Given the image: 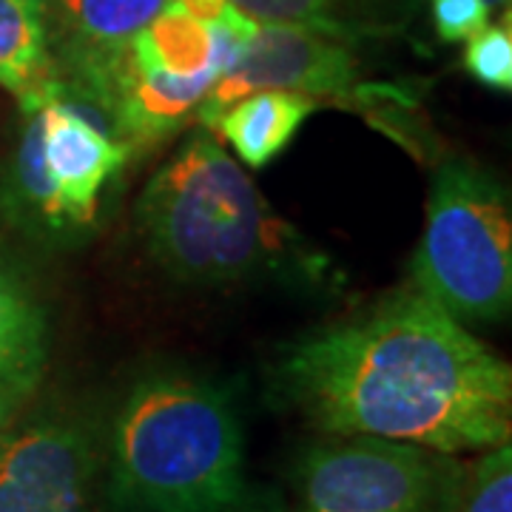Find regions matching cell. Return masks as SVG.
I'll return each mask as SVG.
<instances>
[{
  "instance_id": "11",
  "label": "cell",
  "mask_w": 512,
  "mask_h": 512,
  "mask_svg": "<svg viewBox=\"0 0 512 512\" xmlns=\"http://www.w3.org/2000/svg\"><path fill=\"white\" fill-rule=\"evenodd\" d=\"M0 205L12 225H18L26 237H32L46 248H72L83 242L72 228V222L60 211L52 180L43 168L40 123L35 111H23V128L3 177Z\"/></svg>"
},
{
  "instance_id": "18",
  "label": "cell",
  "mask_w": 512,
  "mask_h": 512,
  "mask_svg": "<svg viewBox=\"0 0 512 512\" xmlns=\"http://www.w3.org/2000/svg\"><path fill=\"white\" fill-rule=\"evenodd\" d=\"M433 23L444 43H461L481 32L490 23L487 0H430Z\"/></svg>"
},
{
  "instance_id": "9",
  "label": "cell",
  "mask_w": 512,
  "mask_h": 512,
  "mask_svg": "<svg viewBox=\"0 0 512 512\" xmlns=\"http://www.w3.org/2000/svg\"><path fill=\"white\" fill-rule=\"evenodd\" d=\"M163 6L165 0H49L57 77L114 120V72L131 37Z\"/></svg>"
},
{
  "instance_id": "8",
  "label": "cell",
  "mask_w": 512,
  "mask_h": 512,
  "mask_svg": "<svg viewBox=\"0 0 512 512\" xmlns=\"http://www.w3.org/2000/svg\"><path fill=\"white\" fill-rule=\"evenodd\" d=\"M40 123V157L52 180L60 211L80 239L100 217V200L131 160L128 148L89 109L52 92L35 109Z\"/></svg>"
},
{
  "instance_id": "20",
  "label": "cell",
  "mask_w": 512,
  "mask_h": 512,
  "mask_svg": "<svg viewBox=\"0 0 512 512\" xmlns=\"http://www.w3.org/2000/svg\"><path fill=\"white\" fill-rule=\"evenodd\" d=\"M18 402L0 399V447L12 436V430L18 427Z\"/></svg>"
},
{
  "instance_id": "6",
  "label": "cell",
  "mask_w": 512,
  "mask_h": 512,
  "mask_svg": "<svg viewBox=\"0 0 512 512\" xmlns=\"http://www.w3.org/2000/svg\"><path fill=\"white\" fill-rule=\"evenodd\" d=\"M456 464L419 444L330 436L293 467L296 512H441Z\"/></svg>"
},
{
  "instance_id": "16",
  "label": "cell",
  "mask_w": 512,
  "mask_h": 512,
  "mask_svg": "<svg viewBox=\"0 0 512 512\" xmlns=\"http://www.w3.org/2000/svg\"><path fill=\"white\" fill-rule=\"evenodd\" d=\"M441 512H512V447L484 450L470 464H456Z\"/></svg>"
},
{
  "instance_id": "17",
  "label": "cell",
  "mask_w": 512,
  "mask_h": 512,
  "mask_svg": "<svg viewBox=\"0 0 512 512\" xmlns=\"http://www.w3.org/2000/svg\"><path fill=\"white\" fill-rule=\"evenodd\" d=\"M464 69L476 83L493 89V92H512L510 12H504V23H495V26L487 23L481 32L467 40Z\"/></svg>"
},
{
  "instance_id": "5",
  "label": "cell",
  "mask_w": 512,
  "mask_h": 512,
  "mask_svg": "<svg viewBox=\"0 0 512 512\" xmlns=\"http://www.w3.org/2000/svg\"><path fill=\"white\" fill-rule=\"evenodd\" d=\"M254 92H296L313 97L319 106L322 100H333L359 109L370 123L384 128L399 123L396 111L410 106L407 94L362 80L350 43L279 23H259L234 69L211 86L194 117L200 126L211 128L234 100Z\"/></svg>"
},
{
  "instance_id": "7",
  "label": "cell",
  "mask_w": 512,
  "mask_h": 512,
  "mask_svg": "<svg viewBox=\"0 0 512 512\" xmlns=\"http://www.w3.org/2000/svg\"><path fill=\"white\" fill-rule=\"evenodd\" d=\"M103 441L92 421L49 410L0 447V512H97Z\"/></svg>"
},
{
  "instance_id": "2",
  "label": "cell",
  "mask_w": 512,
  "mask_h": 512,
  "mask_svg": "<svg viewBox=\"0 0 512 512\" xmlns=\"http://www.w3.org/2000/svg\"><path fill=\"white\" fill-rule=\"evenodd\" d=\"M148 256L174 282L225 288L256 279L319 285L328 259L279 217L220 143L197 131L148 180L134 208Z\"/></svg>"
},
{
  "instance_id": "14",
  "label": "cell",
  "mask_w": 512,
  "mask_h": 512,
  "mask_svg": "<svg viewBox=\"0 0 512 512\" xmlns=\"http://www.w3.org/2000/svg\"><path fill=\"white\" fill-rule=\"evenodd\" d=\"M128 55L140 72H165L174 77H197L214 72L211 63V32L208 23L194 18L185 6L165 0L160 15L148 23L143 32L131 37Z\"/></svg>"
},
{
  "instance_id": "3",
  "label": "cell",
  "mask_w": 512,
  "mask_h": 512,
  "mask_svg": "<svg viewBox=\"0 0 512 512\" xmlns=\"http://www.w3.org/2000/svg\"><path fill=\"white\" fill-rule=\"evenodd\" d=\"M109 512H237L245 433L225 384L157 370L131 384L103 447Z\"/></svg>"
},
{
  "instance_id": "13",
  "label": "cell",
  "mask_w": 512,
  "mask_h": 512,
  "mask_svg": "<svg viewBox=\"0 0 512 512\" xmlns=\"http://www.w3.org/2000/svg\"><path fill=\"white\" fill-rule=\"evenodd\" d=\"M319 103L296 92H254L234 100L211 131L237 151L248 168L262 171L291 146Z\"/></svg>"
},
{
  "instance_id": "15",
  "label": "cell",
  "mask_w": 512,
  "mask_h": 512,
  "mask_svg": "<svg viewBox=\"0 0 512 512\" xmlns=\"http://www.w3.org/2000/svg\"><path fill=\"white\" fill-rule=\"evenodd\" d=\"M242 15L256 23H279L299 26L319 35L336 37L342 43H353L362 35H370L367 0H228Z\"/></svg>"
},
{
  "instance_id": "1",
  "label": "cell",
  "mask_w": 512,
  "mask_h": 512,
  "mask_svg": "<svg viewBox=\"0 0 512 512\" xmlns=\"http://www.w3.org/2000/svg\"><path fill=\"white\" fill-rule=\"evenodd\" d=\"M276 382L328 436L484 453L510 444L512 367L416 288L296 339Z\"/></svg>"
},
{
  "instance_id": "19",
  "label": "cell",
  "mask_w": 512,
  "mask_h": 512,
  "mask_svg": "<svg viewBox=\"0 0 512 512\" xmlns=\"http://www.w3.org/2000/svg\"><path fill=\"white\" fill-rule=\"evenodd\" d=\"M174 3H180L185 6L194 18H200L202 23H217L222 20L234 6L228 3V0H174Z\"/></svg>"
},
{
  "instance_id": "10",
  "label": "cell",
  "mask_w": 512,
  "mask_h": 512,
  "mask_svg": "<svg viewBox=\"0 0 512 512\" xmlns=\"http://www.w3.org/2000/svg\"><path fill=\"white\" fill-rule=\"evenodd\" d=\"M49 365V313L35 285L0 254V399L23 402Z\"/></svg>"
},
{
  "instance_id": "4",
  "label": "cell",
  "mask_w": 512,
  "mask_h": 512,
  "mask_svg": "<svg viewBox=\"0 0 512 512\" xmlns=\"http://www.w3.org/2000/svg\"><path fill=\"white\" fill-rule=\"evenodd\" d=\"M413 288L467 328L510 316V194L473 160L447 157L436 165L413 254Z\"/></svg>"
},
{
  "instance_id": "21",
  "label": "cell",
  "mask_w": 512,
  "mask_h": 512,
  "mask_svg": "<svg viewBox=\"0 0 512 512\" xmlns=\"http://www.w3.org/2000/svg\"><path fill=\"white\" fill-rule=\"evenodd\" d=\"M487 6H490V9H504V12H510V0H487Z\"/></svg>"
},
{
  "instance_id": "12",
  "label": "cell",
  "mask_w": 512,
  "mask_h": 512,
  "mask_svg": "<svg viewBox=\"0 0 512 512\" xmlns=\"http://www.w3.org/2000/svg\"><path fill=\"white\" fill-rule=\"evenodd\" d=\"M49 0H0V89L35 109L55 92Z\"/></svg>"
}]
</instances>
